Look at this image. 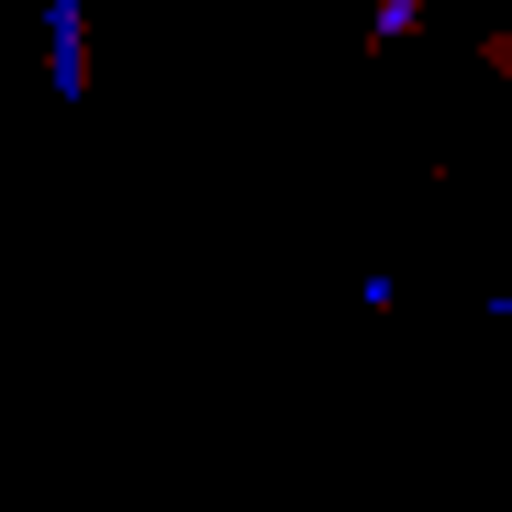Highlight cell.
I'll use <instances>...</instances> for the list:
<instances>
[{
  "instance_id": "7a4b0ae2",
  "label": "cell",
  "mask_w": 512,
  "mask_h": 512,
  "mask_svg": "<svg viewBox=\"0 0 512 512\" xmlns=\"http://www.w3.org/2000/svg\"><path fill=\"white\" fill-rule=\"evenodd\" d=\"M290 12H323V0H290Z\"/></svg>"
},
{
  "instance_id": "6da1fadb",
  "label": "cell",
  "mask_w": 512,
  "mask_h": 512,
  "mask_svg": "<svg viewBox=\"0 0 512 512\" xmlns=\"http://www.w3.org/2000/svg\"><path fill=\"white\" fill-rule=\"evenodd\" d=\"M412 23H423V0H379V45H401Z\"/></svg>"
}]
</instances>
